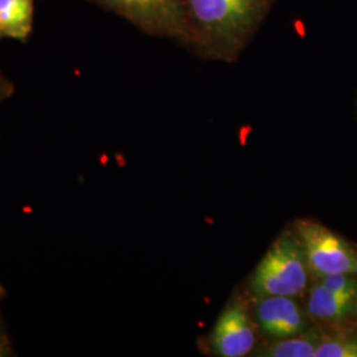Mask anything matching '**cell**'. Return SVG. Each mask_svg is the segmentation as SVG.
Masks as SVG:
<instances>
[{
    "label": "cell",
    "mask_w": 357,
    "mask_h": 357,
    "mask_svg": "<svg viewBox=\"0 0 357 357\" xmlns=\"http://www.w3.org/2000/svg\"><path fill=\"white\" fill-rule=\"evenodd\" d=\"M268 0H187V15L206 47L234 53L262 19Z\"/></svg>",
    "instance_id": "6da1fadb"
},
{
    "label": "cell",
    "mask_w": 357,
    "mask_h": 357,
    "mask_svg": "<svg viewBox=\"0 0 357 357\" xmlns=\"http://www.w3.org/2000/svg\"><path fill=\"white\" fill-rule=\"evenodd\" d=\"M310 268L294 231L281 234L257 265L250 289L258 296H296L306 291Z\"/></svg>",
    "instance_id": "7a4b0ae2"
},
{
    "label": "cell",
    "mask_w": 357,
    "mask_h": 357,
    "mask_svg": "<svg viewBox=\"0 0 357 357\" xmlns=\"http://www.w3.org/2000/svg\"><path fill=\"white\" fill-rule=\"evenodd\" d=\"M302 243L310 273L318 278L328 274L357 275V249L318 221L303 218L294 225Z\"/></svg>",
    "instance_id": "3957f363"
},
{
    "label": "cell",
    "mask_w": 357,
    "mask_h": 357,
    "mask_svg": "<svg viewBox=\"0 0 357 357\" xmlns=\"http://www.w3.org/2000/svg\"><path fill=\"white\" fill-rule=\"evenodd\" d=\"M123 16L142 31L168 38L188 32L187 8L181 0H93Z\"/></svg>",
    "instance_id": "277c9868"
},
{
    "label": "cell",
    "mask_w": 357,
    "mask_h": 357,
    "mask_svg": "<svg viewBox=\"0 0 357 357\" xmlns=\"http://www.w3.org/2000/svg\"><path fill=\"white\" fill-rule=\"evenodd\" d=\"M209 343L217 356L243 357L253 351L257 343L255 324L245 307L233 303L221 314Z\"/></svg>",
    "instance_id": "5b68a950"
},
{
    "label": "cell",
    "mask_w": 357,
    "mask_h": 357,
    "mask_svg": "<svg viewBox=\"0 0 357 357\" xmlns=\"http://www.w3.org/2000/svg\"><path fill=\"white\" fill-rule=\"evenodd\" d=\"M255 318L262 332L277 340L307 330L306 314L293 296H262Z\"/></svg>",
    "instance_id": "8992f818"
},
{
    "label": "cell",
    "mask_w": 357,
    "mask_h": 357,
    "mask_svg": "<svg viewBox=\"0 0 357 357\" xmlns=\"http://www.w3.org/2000/svg\"><path fill=\"white\" fill-rule=\"evenodd\" d=\"M356 295L337 293L317 281L308 294L307 314L312 319L340 324L356 311Z\"/></svg>",
    "instance_id": "52a82bcc"
},
{
    "label": "cell",
    "mask_w": 357,
    "mask_h": 357,
    "mask_svg": "<svg viewBox=\"0 0 357 357\" xmlns=\"http://www.w3.org/2000/svg\"><path fill=\"white\" fill-rule=\"evenodd\" d=\"M35 0H0V38L26 41L32 32Z\"/></svg>",
    "instance_id": "ba28073f"
},
{
    "label": "cell",
    "mask_w": 357,
    "mask_h": 357,
    "mask_svg": "<svg viewBox=\"0 0 357 357\" xmlns=\"http://www.w3.org/2000/svg\"><path fill=\"white\" fill-rule=\"evenodd\" d=\"M323 335L317 330H306L298 335L278 339L268 345L257 356L264 357H315Z\"/></svg>",
    "instance_id": "9c48e42d"
},
{
    "label": "cell",
    "mask_w": 357,
    "mask_h": 357,
    "mask_svg": "<svg viewBox=\"0 0 357 357\" xmlns=\"http://www.w3.org/2000/svg\"><path fill=\"white\" fill-rule=\"evenodd\" d=\"M315 357H357V332L339 331L323 335Z\"/></svg>",
    "instance_id": "30bf717a"
},
{
    "label": "cell",
    "mask_w": 357,
    "mask_h": 357,
    "mask_svg": "<svg viewBox=\"0 0 357 357\" xmlns=\"http://www.w3.org/2000/svg\"><path fill=\"white\" fill-rule=\"evenodd\" d=\"M317 281L333 291L357 296V275L354 274H328L318 277Z\"/></svg>",
    "instance_id": "8fae6325"
},
{
    "label": "cell",
    "mask_w": 357,
    "mask_h": 357,
    "mask_svg": "<svg viewBox=\"0 0 357 357\" xmlns=\"http://www.w3.org/2000/svg\"><path fill=\"white\" fill-rule=\"evenodd\" d=\"M13 82L3 75V72L0 70V103L6 101L7 98H10L13 96Z\"/></svg>",
    "instance_id": "7c38bea8"
},
{
    "label": "cell",
    "mask_w": 357,
    "mask_h": 357,
    "mask_svg": "<svg viewBox=\"0 0 357 357\" xmlns=\"http://www.w3.org/2000/svg\"><path fill=\"white\" fill-rule=\"evenodd\" d=\"M10 355H13L10 337H8L7 332L4 331L1 320H0V357L10 356Z\"/></svg>",
    "instance_id": "4fadbf2b"
},
{
    "label": "cell",
    "mask_w": 357,
    "mask_h": 357,
    "mask_svg": "<svg viewBox=\"0 0 357 357\" xmlns=\"http://www.w3.org/2000/svg\"><path fill=\"white\" fill-rule=\"evenodd\" d=\"M356 312H357V299H356Z\"/></svg>",
    "instance_id": "5bb4252c"
}]
</instances>
